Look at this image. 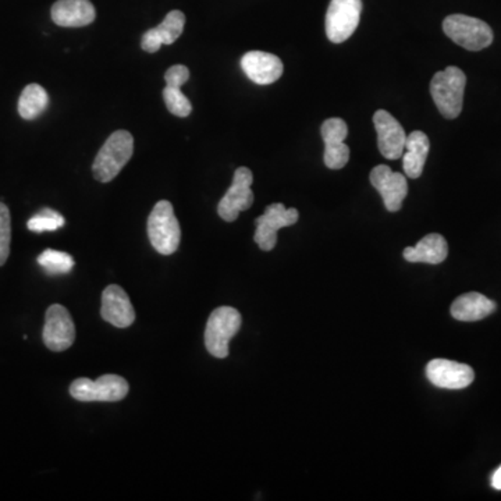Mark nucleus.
I'll return each mask as SVG.
<instances>
[{"mask_svg": "<svg viewBox=\"0 0 501 501\" xmlns=\"http://www.w3.org/2000/svg\"><path fill=\"white\" fill-rule=\"evenodd\" d=\"M428 135L424 132H413L406 135L405 150L403 153L404 173L410 178H421L422 171L425 168L426 158L429 155Z\"/></svg>", "mask_w": 501, "mask_h": 501, "instance_id": "20", "label": "nucleus"}, {"mask_svg": "<svg viewBox=\"0 0 501 501\" xmlns=\"http://www.w3.org/2000/svg\"><path fill=\"white\" fill-rule=\"evenodd\" d=\"M42 337L45 346L50 351H66L73 346L76 340V326L70 312L65 306L55 304L48 308Z\"/></svg>", "mask_w": 501, "mask_h": 501, "instance_id": "10", "label": "nucleus"}, {"mask_svg": "<svg viewBox=\"0 0 501 501\" xmlns=\"http://www.w3.org/2000/svg\"><path fill=\"white\" fill-rule=\"evenodd\" d=\"M362 12V0H332L326 13V35L333 43L349 40L358 24Z\"/></svg>", "mask_w": 501, "mask_h": 501, "instance_id": "7", "label": "nucleus"}, {"mask_svg": "<svg viewBox=\"0 0 501 501\" xmlns=\"http://www.w3.org/2000/svg\"><path fill=\"white\" fill-rule=\"evenodd\" d=\"M10 240H12L10 211L5 204L0 202V266H4L9 258Z\"/></svg>", "mask_w": 501, "mask_h": 501, "instance_id": "26", "label": "nucleus"}, {"mask_svg": "<svg viewBox=\"0 0 501 501\" xmlns=\"http://www.w3.org/2000/svg\"><path fill=\"white\" fill-rule=\"evenodd\" d=\"M65 217L53 209L45 208L28 221V230L34 232H55L65 226Z\"/></svg>", "mask_w": 501, "mask_h": 501, "instance_id": "24", "label": "nucleus"}, {"mask_svg": "<svg viewBox=\"0 0 501 501\" xmlns=\"http://www.w3.org/2000/svg\"><path fill=\"white\" fill-rule=\"evenodd\" d=\"M190 78V70L183 65L171 66L165 74L166 86L181 88Z\"/></svg>", "mask_w": 501, "mask_h": 501, "instance_id": "27", "label": "nucleus"}, {"mask_svg": "<svg viewBox=\"0 0 501 501\" xmlns=\"http://www.w3.org/2000/svg\"><path fill=\"white\" fill-rule=\"evenodd\" d=\"M163 99H165L169 112L175 116L187 117L190 116L193 112L190 99L184 96L181 88L166 86V88L163 89Z\"/></svg>", "mask_w": 501, "mask_h": 501, "instance_id": "25", "label": "nucleus"}, {"mask_svg": "<svg viewBox=\"0 0 501 501\" xmlns=\"http://www.w3.org/2000/svg\"><path fill=\"white\" fill-rule=\"evenodd\" d=\"M150 244L162 255L175 254L181 240L180 223L169 201H159L148 217Z\"/></svg>", "mask_w": 501, "mask_h": 501, "instance_id": "3", "label": "nucleus"}, {"mask_svg": "<svg viewBox=\"0 0 501 501\" xmlns=\"http://www.w3.org/2000/svg\"><path fill=\"white\" fill-rule=\"evenodd\" d=\"M321 132L324 141V165L332 170H340L350 160V148L344 144L349 135V125L340 117H332L324 120Z\"/></svg>", "mask_w": 501, "mask_h": 501, "instance_id": "11", "label": "nucleus"}, {"mask_svg": "<svg viewBox=\"0 0 501 501\" xmlns=\"http://www.w3.org/2000/svg\"><path fill=\"white\" fill-rule=\"evenodd\" d=\"M495 311V301L479 293L462 294L451 305L452 318L461 322L482 321Z\"/></svg>", "mask_w": 501, "mask_h": 501, "instance_id": "19", "label": "nucleus"}, {"mask_svg": "<svg viewBox=\"0 0 501 501\" xmlns=\"http://www.w3.org/2000/svg\"><path fill=\"white\" fill-rule=\"evenodd\" d=\"M38 263L50 275H65L74 268V260L71 255L61 250H46L38 257Z\"/></svg>", "mask_w": 501, "mask_h": 501, "instance_id": "22", "label": "nucleus"}, {"mask_svg": "<svg viewBox=\"0 0 501 501\" xmlns=\"http://www.w3.org/2000/svg\"><path fill=\"white\" fill-rule=\"evenodd\" d=\"M252 183H254V176L250 169H237L232 187L217 206V214L223 221H237L240 212L247 211L254 204V193L250 190Z\"/></svg>", "mask_w": 501, "mask_h": 501, "instance_id": "8", "label": "nucleus"}, {"mask_svg": "<svg viewBox=\"0 0 501 501\" xmlns=\"http://www.w3.org/2000/svg\"><path fill=\"white\" fill-rule=\"evenodd\" d=\"M134 153V138L129 132L119 130L107 138L96 155L92 173L101 183H109L119 175Z\"/></svg>", "mask_w": 501, "mask_h": 501, "instance_id": "2", "label": "nucleus"}, {"mask_svg": "<svg viewBox=\"0 0 501 501\" xmlns=\"http://www.w3.org/2000/svg\"><path fill=\"white\" fill-rule=\"evenodd\" d=\"M444 34L464 50L478 52L492 45L493 31L487 23L465 14H451L443 22Z\"/></svg>", "mask_w": 501, "mask_h": 501, "instance_id": "5", "label": "nucleus"}, {"mask_svg": "<svg viewBox=\"0 0 501 501\" xmlns=\"http://www.w3.org/2000/svg\"><path fill=\"white\" fill-rule=\"evenodd\" d=\"M300 219L294 208L287 209L283 204H272L265 214L258 217L254 240L262 250H272L278 244V232L283 227L293 226Z\"/></svg>", "mask_w": 501, "mask_h": 501, "instance_id": "9", "label": "nucleus"}, {"mask_svg": "<svg viewBox=\"0 0 501 501\" xmlns=\"http://www.w3.org/2000/svg\"><path fill=\"white\" fill-rule=\"evenodd\" d=\"M101 315L114 326L125 329L135 321V311L129 296L119 286L112 285L102 294Z\"/></svg>", "mask_w": 501, "mask_h": 501, "instance_id": "16", "label": "nucleus"}, {"mask_svg": "<svg viewBox=\"0 0 501 501\" xmlns=\"http://www.w3.org/2000/svg\"><path fill=\"white\" fill-rule=\"evenodd\" d=\"M50 104V96L40 84H30L22 92L19 101V114L23 119L34 120L45 112Z\"/></svg>", "mask_w": 501, "mask_h": 501, "instance_id": "21", "label": "nucleus"}, {"mask_svg": "<svg viewBox=\"0 0 501 501\" xmlns=\"http://www.w3.org/2000/svg\"><path fill=\"white\" fill-rule=\"evenodd\" d=\"M449 255V245L441 234H428L424 237L415 247H406L404 250V260L413 263H431L439 265L446 260Z\"/></svg>", "mask_w": 501, "mask_h": 501, "instance_id": "18", "label": "nucleus"}, {"mask_svg": "<svg viewBox=\"0 0 501 501\" xmlns=\"http://www.w3.org/2000/svg\"><path fill=\"white\" fill-rule=\"evenodd\" d=\"M142 50L148 53H155L160 50V46L163 45L162 40H160L159 35L156 32L155 28H150L145 32L144 37H142Z\"/></svg>", "mask_w": 501, "mask_h": 501, "instance_id": "28", "label": "nucleus"}, {"mask_svg": "<svg viewBox=\"0 0 501 501\" xmlns=\"http://www.w3.org/2000/svg\"><path fill=\"white\" fill-rule=\"evenodd\" d=\"M373 124L378 132V148L380 153L386 159H400L405 150L406 141L403 125L386 111H378L373 114Z\"/></svg>", "mask_w": 501, "mask_h": 501, "instance_id": "13", "label": "nucleus"}, {"mask_svg": "<svg viewBox=\"0 0 501 501\" xmlns=\"http://www.w3.org/2000/svg\"><path fill=\"white\" fill-rule=\"evenodd\" d=\"M241 314L232 306H219L209 316L205 329V346L214 358L229 355V342L239 333L241 327Z\"/></svg>", "mask_w": 501, "mask_h": 501, "instance_id": "4", "label": "nucleus"}, {"mask_svg": "<svg viewBox=\"0 0 501 501\" xmlns=\"http://www.w3.org/2000/svg\"><path fill=\"white\" fill-rule=\"evenodd\" d=\"M186 15L180 10H173L166 15L165 20L155 28L156 32L162 40L163 45H171L183 34Z\"/></svg>", "mask_w": 501, "mask_h": 501, "instance_id": "23", "label": "nucleus"}, {"mask_svg": "<svg viewBox=\"0 0 501 501\" xmlns=\"http://www.w3.org/2000/svg\"><path fill=\"white\" fill-rule=\"evenodd\" d=\"M370 184L379 191L388 212H398L408 194L405 176L391 170L388 166L379 165L373 168L369 175Z\"/></svg>", "mask_w": 501, "mask_h": 501, "instance_id": "12", "label": "nucleus"}, {"mask_svg": "<svg viewBox=\"0 0 501 501\" xmlns=\"http://www.w3.org/2000/svg\"><path fill=\"white\" fill-rule=\"evenodd\" d=\"M96 17V7L89 0H58L52 6V20L60 27H86Z\"/></svg>", "mask_w": 501, "mask_h": 501, "instance_id": "17", "label": "nucleus"}, {"mask_svg": "<svg viewBox=\"0 0 501 501\" xmlns=\"http://www.w3.org/2000/svg\"><path fill=\"white\" fill-rule=\"evenodd\" d=\"M70 395L83 403H116L129 395V383L117 375H104L96 380L81 378L71 383Z\"/></svg>", "mask_w": 501, "mask_h": 501, "instance_id": "6", "label": "nucleus"}, {"mask_svg": "<svg viewBox=\"0 0 501 501\" xmlns=\"http://www.w3.org/2000/svg\"><path fill=\"white\" fill-rule=\"evenodd\" d=\"M426 378L437 387L460 390L468 387L475 379L474 369L449 360H432L426 367Z\"/></svg>", "mask_w": 501, "mask_h": 501, "instance_id": "14", "label": "nucleus"}, {"mask_svg": "<svg viewBox=\"0 0 501 501\" xmlns=\"http://www.w3.org/2000/svg\"><path fill=\"white\" fill-rule=\"evenodd\" d=\"M467 76L461 68H444L434 74L431 81V94L442 116L452 120L461 114Z\"/></svg>", "mask_w": 501, "mask_h": 501, "instance_id": "1", "label": "nucleus"}, {"mask_svg": "<svg viewBox=\"0 0 501 501\" xmlns=\"http://www.w3.org/2000/svg\"><path fill=\"white\" fill-rule=\"evenodd\" d=\"M492 487H495L496 490H501V467L493 474Z\"/></svg>", "mask_w": 501, "mask_h": 501, "instance_id": "29", "label": "nucleus"}, {"mask_svg": "<svg viewBox=\"0 0 501 501\" xmlns=\"http://www.w3.org/2000/svg\"><path fill=\"white\" fill-rule=\"evenodd\" d=\"M241 68L250 81L260 86H269L283 76V61L272 53L252 50L241 59Z\"/></svg>", "mask_w": 501, "mask_h": 501, "instance_id": "15", "label": "nucleus"}]
</instances>
